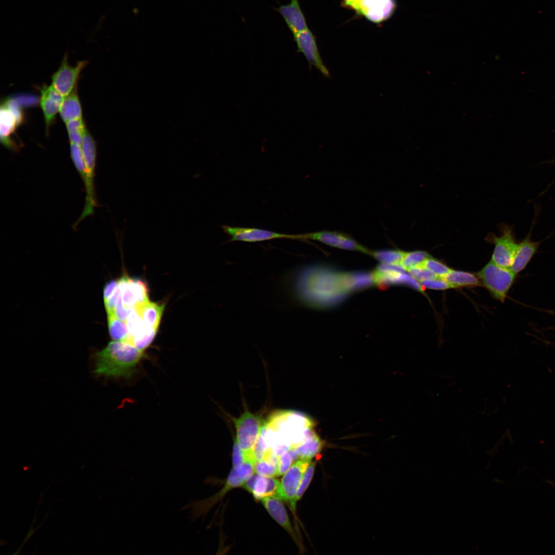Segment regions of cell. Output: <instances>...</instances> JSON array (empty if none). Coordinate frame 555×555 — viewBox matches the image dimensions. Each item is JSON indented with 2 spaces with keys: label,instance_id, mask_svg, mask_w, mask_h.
<instances>
[{
  "label": "cell",
  "instance_id": "obj_29",
  "mask_svg": "<svg viewBox=\"0 0 555 555\" xmlns=\"http://www.w3.org/2000/svg\"><path fill=\"white\" fill-rule=\"evenodd\" d=\"M407 271L413 278L416 281H419V282L426 280L438 278L432 272L422 265L412 267L408 269Z\"/></svg>",
  "mask_w": 555,
  "mask_h": 555
},
{
  "label": "cell",
  "instance_id": "obj_7",
  "mask_svg": "<svg viewBox=\"0 0 555 555\" xmlns=\"http://www.w3.org/2000/svg\"><path fill=\"white\" fill-rule=\"evenodd\" d=\"M311 460V459H299L285 472L280 482L276 496L289 504L293 511L297 502V490Z\"/></svg>",
  "mask_w": 555,
  "mask_h": 555
},
{
  "label": "cell",
  "instance_id": "obj_2",
  "mask_svg": "<svg viewBox=\"0 0 555 555\" xmlns=\"http://www.w3.org/2000/svg\"><path fill=\"white\" fill-rule=\"evenodd\" d=\"M81 149L85 163L83 182L86 191L85 203L82 214L73 225L74 227L87 216L92 215L97 206L95 188L97 147L94 139L87 128L83 135Z\"/></svg>",
  "mask_w": 555,
  "mask_h": 555
},
{
  "label": "cell",
  "instance_id": "obj_26",
  "mask_svg": "<svg viewBox=\"0 0 555 555\" xmlns=\"http://www.w3.org/2000/svg\"><path fill=\"white\" fill-rule=\"evenodd\" d=\"M70 154L75 168L83 181L85 178V163L81 146L70 143Z\"/></svg>",
  "mask_w": 555,
  "mask_h": 555
},
{
  "label": "cell",
  "instance_id": "obj_24",
  "mask_svg": "<svg viewBox=\"0 0 555 555\" xmlns=\"http://www.w3.org/2000/svg\"><path fill=\"white\" fill-rule=\"evenodd\" d=\"M65 124L70 143L81 146L86 129L82 118L70 120Z\"/></svg>",
  "mask_w": 555,
  "mask_h": 555
},
{
  "label": "cell",
  "instance_id": "obj_11",
  "mask_svg": "<svg viewBox=\"0 0 555 555\" xmlns=\"http://www.w3.org/2000/svg\"><path fill=\"white\" fill-rule=\"evenodd\" d=\"M118 282L122 301L126 308L132 309L149 301L147 287L143 281L123 275Z\"/></svg>",
  "mask_w": 555,
  "mask_h": 555
},
{
  "label": "cell",
  "instance_id": "obj_18",
  "mask_svg": "<svg viewBox=\"0 0 555 555\" xmlns=\"http://www.w3.org/2000/svg\"><path fill=\"white\" fill-rule=\"evenodd\" d=\"M59 113L65 123L70 120L82 118V109L78 95L77 86L70 94L64 97Z\"/></svg>",
  "mask_w": 555,
  "mask_h": 555
},
{
  "label": "cell",
  "instance_id": "obj_19",
  "mask_svg": "<svg viewBox=\"0 0 555 555\" xmlns=\"http://www.w3.org/2000/svg\"><path fill=\"white\" fill-rule=\"evenodd\" d=\"M254 472L265 477L278 476V459L272 450L267 448L262 458L254 465Z\"/></svg>",
  "mask_w": 555,
  "mask_h": 555
},
{
  "label": "cell",
  "instance_id": "obj_9",
  "mask_svg": "<svg viewBox=\"0 0 555 555\" xmlns=\"http://www.w3.org/2000/svg\"><path fill=\"white\" fill-rule=\"evenodd\" d=\"M87 63L86 61L69 65L67 53H65L58 70L51 77V85L64 97L70 94L77 86L79 76Z\"/></svg>",
  "mask_w": 555,
  "mask_h": 555
},
{
  "label": "cell",
  "instance_id": "obj_12",
  "mask_svg": "<svg viewBox=\"0 0 555 555\" xmlns=\"http://www.w3.org/2000/svg\"><path fill=\"white\" fill-rule=\"evenodd\" d=\"M40 105L47 132L60 111L64 97L52 85H43L40 88Z\"/></svg>",
  "mask_w": 555,
  "mask_h": 555
},
{
  "label": "cell",
  "instance_id": "obj_4",
  "mask_svg": "<svg viewBox=\"0 0 555 555\" xmlns=\"http://www.w3.org/2000/svg\"><path fill=\"white\" fill-rule=\"evenodd\" d=\"M236 429V437L239 446L244 452L246 461L255 462L253 448L261 432L263 421L256 416L246 410L238 417L233 419Z\"/></svg>",
  "mask_w": 555,
  "mask_h": 555
},
{
  "label": "cell",
  "instance_id": "obj_28",
  "mask_svg": "<svg viewBox=\"0 0 555 555\" xmlns=\"http://www.w3.org/2000/svg\"><path fill=\"white\" fill-rule=\"evenodd\" d=\"M316 467V461L310 462L300 482L296 493L297 501L300 499L310 484L313 477Z\"/></svg>",
  "mask_w": 555,
  "mask_h": 555
},
{
  "label": "cell",
  "instance_id": "obj_34",
  "mask_svg": "<svg viewBox=\"0 0 555 555\" xmlns=\"http://www.w3.org/2000/svg\"><path fill=\"white\" fill-rule=\"evenodd\" d=\"M280 481L273 477H267V488L265 497L276 496L280 487Z\"/></svg>",
  "mask_w": 555,
  "mask_h": 555
},
{
  "label": "cell",
  "instance_id": "obj_15",
  "mask_svg": "<svg viewBox=\"0 0 555 555\" xmlns=\"http://www.w3.org/2000/svg\"><path fill=\"white\" fill-rule=\"evenodd\" d=\"M531 230L520 243L514 256L510 269L516 274L523 271L538 251L542 241L534 242L531 239Z\"/></svg>",
  "mask_w": 555,
  "mask_h": 555
},
{
  "label": "cell",
  "instance_id": "obj_27",
  "mask_svg": "<svg viewBox=\"0 0 555 555\" xmlns=\"http://www.w3.org/2000/svg\"><path fill=\"white\" fill-rule=\"evenodd\" d=\"M422 265L440 278H443L451 270L446 265L431 256L427 258Z\"/></svg>",
  "mask_w": 555,
  "mask_h": 555
},
{
  "label": "cell",
  "instance_id": "obj_21",
  "mask_svg": "<svg viewBox=\"0 0 555 555\" xmlns=\"http://www.w3.org/2000/svg\"><path fill=\"white\" fill-rule=\"evenodd\" d=\"M323 442L315 433L295 448L299 459H311L316 456L322 450Z\"/></svg>",
  "mask_w": 555,
  "mask_h": 555
},
{
  "label": "cell",
  "instance_id": "obj_31",
  "mask_svg": "<svg viewBox=\"0 0 555 555\" xmlns=\"http://www.w3.org/2000/svg\"><path fill=\"white\" fill-rule=\"evenodd\" d=\"M278 476H279L285 473L291 467L293 460L288 450L278 456Z\"/></svg>",
  "mask_w": 555,
  "mask_h": 555
},
{
  "label": "cell",
  "instance_id": "obj_13",
  "mask_svg": "<svg viewBox=\"0 0 555 555\" xmlns=\"http://www.w3.org/2000/svg\"><path fill=\"white\" fill-rule=\"evenodd\" d=\"M1 142L4 146L12 151H16L17 145L11 138L16 127L23 121L21 120L4 102H2L0 110Z\"/></svg>",
  "mask_w": 555,
  "mask_h": 555
},
{
  "label": "cell",
  "instance_id": "obj_35",
  "mask_svg": "<svg viewBox=\"0 0 555 555\" xmlns=\"http://www.w3.org/2000/svg\"><path fill=\"white\" fill-rule=\"evenodd\" d=\"M118 286V280L110 281L106 284L103 292L104 301H107L112 297L117 290Z\"/></svg>",
  "mask_w": 555,
  "mask_h": 555
},
{
  "label": "cell",
  "instance_id": "obj_30",
  "mask_svg": "<svg viewBox=\"0 0 555 555\" xmlns=\"http://www.w3.org/2000/svg\"><path fill=\"white\" fill-rule=\"evenodd\" d=\"M422 287L435 290H446L453 288L449 283L443 279L435 278L428 279L419 282Z\"/></svg>",
  "mask_w": 555,
  "mask_h": 555
},
{
  "label": "cell",
  "instance_id": "obj_17",
  "mask_svg": "<svg viewBox=\"0 0 555 555\" xmlns=\"http://www.w3.org/2000/svg\"><path fill=\"white\" fill-rule=\"evenodd\" d=\"M164 308V303L158 304L148 301L137 305L134 308L147 327L158 329Z\"/></svg>",
  "mask_w": 555,
  "mask_h": 555
},
{
  "label": "cell",
  "instance_id": "obj_38",
  "mask_svg": "<svg viewBox=\"0 0 555 555\" xmlns=\"http://www.w3.org/2000/svg\"><path fill=\"white\" fill-rule=\"evenodd\" d=\"M554 182H555V179H554V180H553V182H552V183H551V184L553 183H554Z\"/></svg>",
  "mask_w": 555,
  "mask_h": 555
},
{
  "label": "cell",
  "instance_id": "obj_23",
  "mask_svg": "<svg viewBox=\"0 0 555 555\" xmlns=\"http://www.w3.org/2000/svg\"><path fill=\"white\" fill-rule=\"evenodd\" d=\"M404 253L400 250L386 249L372 250L370 255L382 264L400 266Z\"/></svg>",
  "mask_w": 555,
  "mask_h": 555
},
{
  "label": "cell",
  "instance_id": "obj_16",
  "mask_svg": "<svg viewBox=\"0 0 555 555\" xmlns=\"http://www.w3.org/2000/svg\"><path fill=\"white\" fill-rule=\"evenodd\" d=\"M281 499L277 496L272 495L264 497L260 500L270 515L295 538L294 531Z\"/></svg>",
  "mask_w": 555,
  "mask_h": 555
},
{
  "label": "cell",
  "instance_id": "obj_3",
  "mask_svg": "<svg viewBox=\"0 0 555 555\" xmlns=\"http://www.w3.org/2000/svg\"><path fill=\"white\" fill-rule=\"evenodd\" d=\"M477 274L492 295L501 302H504L516 275L510 268L502 267L492 261Z\"/></svg>",
  "mask_w": 555,
  "mask_h": 555
},
{
  "label": "cell",
  "instance_id": "obj_33",
  "mask_svg": "<svg viewBox=\"0 0 555 555\" xmlns=\"http://www.w3.org/2000/svg\"><path fill=\"white\" fill-rule=\"evenodd\" d=\"M232 460L233 467L239 466L246 461L244 452L235 438L233 447Z\"/></svg>",
  "mask_w": 555,
  "mask_h": 555
},
{
  "label": "cell",
  "instance_id": "obj_6",
  "mask_svg": "<svg viewBox=\"0 0 555 555\" xmlns=\"http://www.w3.org/2000/svg\"><path fill=\"white\" fill-rule=\"evenodd\" d=\"M500 230L499 236L489 235L490 241L494 244L491 261L502 267L510 268L518 243L511 227L502 225Z\"/></svg>",
  "mask_w": 555,
  "mask_h": 555
},
{
  "label": "cell",
  "instance_id": "obj_25",
  "mask_svg": "<svg viewBox=\"0 0 555 555\" xmlns=\"http://www.w3.org/2000/svg\"><path fill=\"white\" fill-rule=\"evenodd\" d=\"M431 256L425 251H404L400 266L406 271L410 268L422 265L424 261Z\"/></svg>",
  "mask_w": 555,
  "mask_h": 555
},
{
  "label": "cell",
  "instance_id": "obj_14",
  "mask_svg": "<svg viewBox=\"0 0 555 555\" xmlns=\"http://www.w3.org/2000/svg\"><path fill=\"white\" fill-rule=\"evenodd\" d=\"M274 10L282 16L292 34L308 28L299 0H290L289 3L280 5Z\"/></svg>",
  "mask_w": 555,
  "mask_h": 555
},
{
  "label": "cell",
  "instance_id": "obj_5",
  "mask_svg": "<svg viewBox=\"0 0 555 555\" xmlns=\"http://www.w3.org/2000/svg\"><path fill=\"white\" fill-rule=\"evenodd\" d=\"M295 240H316L332 247L359 252L369 255L372 251L350 235L337 231L323 230L295 234Z\"/></svg>",
  "mask_w": 555,
  "mask_h": 555
},
{
  "label": "cell",
  "instance_id": "obj_8",
  "mask_svg": "<svg viewBox=\"0 0 555 555\" xmlns=\"http://www.w3.org/2000/svg\"><path fill=\"white\" fill-rule=\"evenodd\" d=\"M297 51L303 54L306 58L310 70L314 67L324 77H330L329 71L321 56L317 43L316 38L311 30L307 28L293 34Z\"/></svg>",
  "mask_w": 555,
  "mask_h": 555
},
{
  "label": "cell",
  "instance_id": "obj_32",
  "mask_svg": "<svg viewBox=\"0 0 555 555\" xmlns=\"http://www.w3.org/2000/svg\"><path fill=\"white\" fill-rule=\"evenodd\" d=\"M267 488V477L258 475L253 491L254 497L261 499L265 497Z\"/></svg>",
  "mask_w": 555,
  "mask_h": 555
},
{
  "label": "cell",
  "instance_id": "obj_20",
  "mask_svg": "<svg viewBox=\"0 0 555 555\" xmlns=\"http://www.w3.org/2000/svg\"><path fill=\"white\" fill-rule=\"evenodd\" d=\"M453 288L462 286H478L480 285L479 279L472 273L451 269L442 278Z\"/></svg>",
  "mask_w": 555,
  "mask_h": 555
},
{
  "label": "cell",
  "instance_id": "obj_22",
  "mask_svg": "<svg viewBox=\"0 0 555 555\" xmlns=\"http://www.w3.org/2000/svg\"><path fill=\"white\" fill-rule=\"evenodd\" d=\"M108 327L110 336L113 341H125L128 335L125 322L113 313L107 314Z\"/></svg>",
  "mask_w": 555,
  "mask_h": 555
},
{
  "label": "cell",
  "instance_id": "obj_1",
  "mask_svg": "<svg viewBox=\"0 0 555 555\" xmlns=\"http://www.w3.org/2000/svg\"><path fill=\"white\" fill-rule=\"evenodd\" d=\"M145 357V353L124 341H112L95 353L94 373L107 378L131 379Z\"/></svg>",
  "mask_w": 555,
  "mask_h": 555
},
{
  "label": "cell",
  "instance_id": "obj_37",
  "mask_svg": "<svg viewBox=\"0 0 555 555\" xmlns=\"http://www.w3.org/2000/svg\"><path fill=\"white\" fill-rule=\"evenodd\" d=\"M548 483H549V484H550V485H551V486H552L553 487H554L555 488V482H549Z\"/></svg>",
  "mask_w": 555,
  "mask_h": 555
},
{
  "label": "cell",
  "instance_id": "obj_10",
  "mask_svg": "<svg viewBox=\"0 0 555 555\" xmlns=\"http://www.w3.org/2000/svg\"><path fill=\"white\" fill-rule=\"evenodd\" d=\"M221 228L224 232L230 237L228 242L257 243L279 238L295 240V234L281 233L264 229L232 227L228 225H223Z\"/></svg>",
  "mask_w": 555,
  "mask_h": 555
},
{
  "label": "cell",
  "instance_id": "obj_36",
  "mask_svg": "<svg viewBox=\"0 0 555 555\" xmlns=\"http://www.w3.org/2000/svg\"><path fill=\"white\" fill-rule=\"evenodd\" d=\"M256 473L252 474L243 485V487L250 492H252L256 479L258 476Z\"/></svg>",
  "mask_w": 555,
  "mask_h": 555
}]
</instances>
